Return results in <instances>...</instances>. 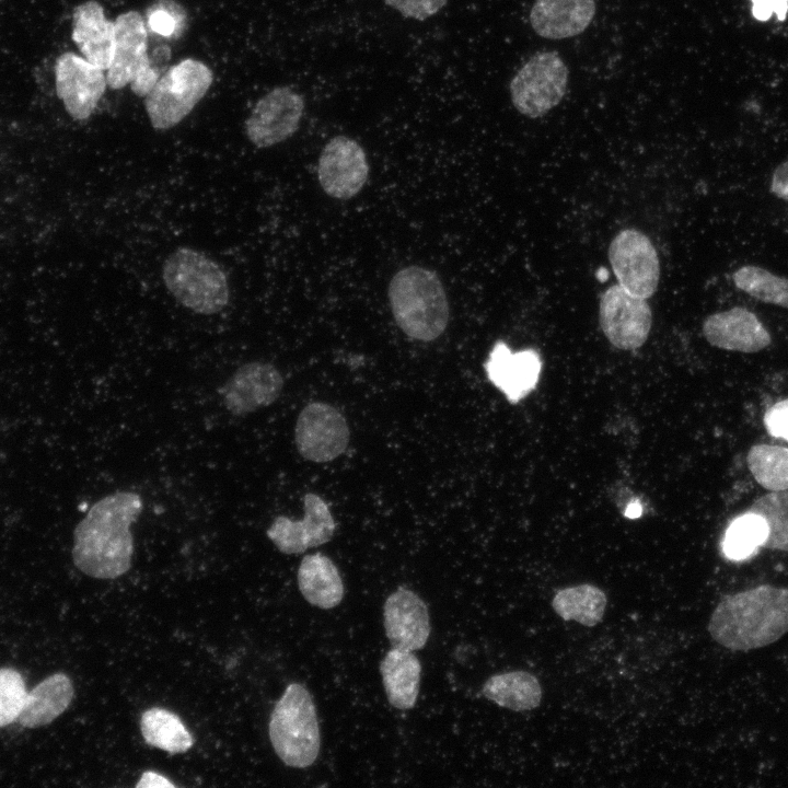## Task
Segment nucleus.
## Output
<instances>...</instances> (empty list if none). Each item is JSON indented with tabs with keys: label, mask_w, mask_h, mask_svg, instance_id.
<instances>
[{
	"label": "nucleus",
	"mask_w": 788,
	"mask_h": 788,
	"mask_svg": "<svg viewBox=\"0 0 788 788\" xmlns=\"http://www.w3.org/2000/svg\"><path fill=\"white\" fill-rule=\"evenodd\" d=\"M73 695L72 680L66 673H54L27 693L18 720L26 728L48 725L66 711Z\"/></svg>",
	"instance_id": "obj_22"
},
{
	"label": "nucleus",
	"mask_w": 788,
	"mask_h": 788,
	"mask_svg": "<svg viewBox=\"0 0 788 788\" xmlns=\"http://www.w3.org/2000/svg\"><path fill=\"white\" fill-rule=\"evenodd\" d=\"M137 788H151V787H175V785L165 776L152 772L147 770L143 772L136 784Z\"/></svg>",
	"instance_id": "obj_38"
},
{
	"label": "nucleus",
	"mask_w": 788,
	"mask_h": 788,
	"mask_svg": "<svg viewBox=\"0 0 788 788\" xmlns=\"http://www.w3.org/2000/svg\"><path fill=\"white\" fill-rule=\"evenodd\" d=\"M143 509L134 491H117L96 501L73 532L76 567L96 579H115L131 567V524Z\"/></svg>",
	"instance_id": "obj_1"
},
{
	"label": "nucleus",
	"mask_w": 788,
	"mask_h": 788,
	"mask_svg": "<svg viewBox=\"0 0 788 788\" xmlns=\"http://www.w3.org/2000/svg\"><path fill=\"white\" fill-rule=\"evenodd\" d=\"M323 190L336 199H350L364 186L369 165L362 147L346 136L332 138L323 148L317 166Z\"/></svg>",
	"instance_id": "obj_14"
},
{
	"label": "nucleus",
	"mask_w": 788,
	"mask_h": 788,
	"mask_svg": "<svg viewBox=\"0 0 788 788\" xmlns=\"http://www.w3.org/2000/svg\"><path fill=\"white\" fill-rule=\"evenodd\" d=\"M594 13V0H536L530 21L540 36L561 39L582 33Z\"/></svg>",
	"instance_id": "obj_21"
},
{
	"label": "nucleus",
	"mask_w": 788,
	"mask_h": 788,
	"mask_svg": "<svg viewBox=\"0 0 788 788\" xmlns=\"http://www.w3.org/2000/svg\"><path fill=\"white\" fill-rule=\"evenodd\" d=\"M294 439L304 459L324 463L345 452L349 442V428L338 409L326 403L314 402L299 414Z\"/></svg>",
	"instance_id": "obj_11"
},
{
	"label": "nucleus",
	"mask_w": 788,
	"mask_h": 788,
	"mask_svg": "<svg viewBox=\"0 0 788 788\" xmlns=\"http://www.w3.org/2000/svg\"><path fill=\"white\" fill-rule=\"evenodd\" d=\"M734 285L765 303L788 308V278L778 277L758 266L745 265L732 274Z\"/></svg>",
	"instance_id": "obj_30"
},
{
	"label": "nucleus",
	"mask_w": 788,
	"mask_h": 788,
	"mask_svg": "<svg viewBox=\"0 0 788 788\" xmlns=\"http://www.w3.org/2000/svg\"><path fill=\"white\" fill-rule=\"evenodd\" d=\"M387 296L396 324L409 337L431 341L445 331L450 308L433 270L417 265L401 269L392 277Z\"/></svg>",
	"instance_id": "obj_3"
},
{
	"label": "nucleus",
	"mask_w": 788,
	"mask_h": 788,
	"mask_svg": "<svg viewBox=\"0 0 788 788\" xmlns=\"http://www.w3.org/2000/svg\"><path fill=\"white\" fill-rule=\"evenodd\" d=\"M304 112L303 97L289 86H277L262 96L245 120V134L257 148H268L290 138Z\"/></svg>",
	"instance_id": "obj_12"
},
{
	"label": "nucleus",
	"mask_w": 788,
	"mask_h": 788,
	"mask_svg": "<svg viewBox=\"0 0 788 788\" xmlns=\"http://www.w3.org/2000/svg\"><path fill=\"white\" fill-rule=\"evenodd\" d=\"M599 322L609 341L618 349L641 347L649 336L652 313L646 299L613 285L600 299Z\"/></svg>",
	"instance_id": "obj_10"
},
{
	"label": "nucleus",
	"mask_w": 788,
	"mask_h": 788,
	"mask_svg": "<svg viewBox=\"0 0 788 788\" xmlns=\"http://www.w3.org/2000/svg\"><path fill=\"white\" fill-rule=\"evenodd\" d=\"M403 16L424 21L438 13L448 0H384Z\"/></svg>",
	"instance_id": "obj_34"
},
{
	"label": "nucleus",
	"mask_w": 788,
	"mask_h": 788,
	"mask_svg": "<svg viewBox=\"0 0 788 788\" xmlns=\"http://www.w3.org/2000/svg\"><path fill=\"white\" fill-rule=\"evenodd\" d=\"M752 14L758 21H767L773 13L783 21L788 11V0H752Z\"/></svg>",
	"instance_id": "obj_36"
},
{
	"label": "nucleus",
	"mask_w": 788,
	"mask_h": 788,
	"mask_svg": "<svg viewBox=\"0 0 788 788\" xmlns=\"http://www.w3.org/2000/svg\"><path fill=\"white\" fill-rule=\"evenodd\" d=\"M488 380L514 404L531 393L540 379L542 360L533 349L513 354L501 340L497 341L484 363Z\"/></svg>",
	"instance_id": "obj_17"
},
{
	"label": "nucleus",
	"mask_w": 788,
	"mask_h": 788,
	"mask_svg": "<svg viewBox=\"0 0 788 788\" xmlns=\"http://www.w3.org/2000/svg\"><path fill=\"white\" fill-rule=\"evenodd\" d=\"M568 84V69L556 51L532 56L510 82L514 107L530 118L545 115L563 100Z\"/></svg>",
	"instance_id": "obj_8"
},
{
	"label": "nucleus",
	"mask_w": 788,
	"mask_h": 788,
	"mask_svg": "<svg viewBox=\"0 0 788 788\" xmlns=\"http://www.w3.org/2000/svg\"><path fill=\"white\" fill-rule=\"evenodd\" d=\"M303 506L302 520L279 515L266 531L267 537L283 554H301L327 543L335 533V520L323 498L308 493L303 497Z\"/></svg>",
	"instance_id": "obj_15"
},
{
	"label": "nucleus",
	"mask_w": 788,
	"mask_h": 788,
	"mask_svg": "<svg viewBox=\"0 0 788 788\" xmlns=\"http://www.w3.org/2000/svg\"><path fill=\"white\" fill-rule=\"evenodd\" d=\"M283 379L263 361L241 366L220 389L223 405L234 416H245L271 405L280 395Z\"/></svg>",
	"instance_id": "obj_16"
},
{
	"label": "nucleus",
	"mask_w": 788,
	"mask_h": 788,
	"mask_svg": "<svg viewBox=\"0 0 788 788\" xmlns=\"http://www.w3.org/2000/svg\"><path fill=\"white\" fill-rule=\"evenodd\" d=\"M715 641L734 651L768 646L788 633V589L758 586L723 598L711 613Z\"/></svg>",
	"instance_id": "obj_2"
},
{
	"label": "nucleus",
	"mask_w": 788,
	"mask_h": 788,
	"mask_svg": "<svg viewBox=\"0 0 788 788\" xmlns=\"http://www.w3.org/2000/svg\"><path fill=\"white\" fill-rule=\"evenodd\" d=\"M26 696L25 682L20 672L13 668H0V728L19 718Z\"/></svg>",
	"instance_id": "obj_32"
},
{
	"label": "nucleus",
	"mask_w": 788,
	"mask_h": 788,
	"mask_svg": "<svg viewBox=\"0 0 788 788\" xmlns=\"http://www.w3.org/2000/svg\"><path fill=\"white\" fill-rule=\"evenodd\" d=\"M770 190L778 198L788 200V159L774 171Z\"/></svg>",
	"instance_id": "obj_37"
},
{
	"label": "nucleus",
	"mask_w": 788,
	"mask_h": 788,
	"mask_svg": "<svg viewBox=\"0 0 788 788\" xmlns=\"http://www.w3.org/2000/svg\"><path fill=\"white\" fill-rule=\"evenodd\" d=\"M162 278L173 297L195 313L216 314L229 303L225 273L197 250L178 247L172 252L163 263Z\"/></svg>",
	"instance_id": "obj_5"
},
{
	"label": "nucleus",
	"mask_w": 788,
	"mask_h": 788,
	"mask_svg": "<svg viewBox=\"0 0 788 788\" xmlns=\"http://www.w3.org/2000/svg\"><path fill=\"white\" fill-rule=\"evenodd\" d=\"M763 421L767 432L772 437L788 441V398L768 408Z\"/></svg>",
	"instance_id": "obj_35"
},
{
	"label": "nucleus",
	"mask_w": 788,
	"mask_h": 788,
	"mask_svg": "<svg viewBox=\"0 0 788 788\" xmlns=\"http://www.w3.org/2000/svg\"><path fill=\"white\" fill-rule=\"evenodd\" d=\"M609 259L618 285L630 294L647 299L656 292L660 263L645 233L636 229L619 231L609 246Z\"/></svg>",
	"instance_id": "obj_9"
},
{
	"label": "nucleus",
	"mask_w": 788,
	"mask_h": 788,
	"mask_svg": "<svg viewBox=\"0 0 788 788\" xmlns=\"http://www.w3.org/2000/svg\"><path fill=\"white\" fill-rule=\"evenodd\" d=\"M212 81V70L200 60L185 58L170 67L144 96L151 126L166 130L178 125L205 96Z\"/></svg>",
	"instance_id": "obj_6"
},
{
	"label": "nucleus",
	"mask_w": 788,
	"mask_h": 788,
	"mask_svg": "<svg viewBox=\"0 0 788 788\" xmlns=\"http://www.w3.org/2000/svg\"><path fill=\"white\" fill-rule=\"evenodd\" d=\"M297 576L299 590L310 604L328 610L341 602L344 583L338 568L326 555H305Z\"/></svg>",
	"instance_id": "obj_23"
},
{
	"label": "nucleus",
	"mask_w": 788,
	"mask_h": 788,
	"mask_svg": "<svg viewBox=\"0 0 788 788\" xmlns=\"http://www.w3.org/2000/svg\"><path fill=\"white\" fill-rule=\"evenodd\" d=\"M748 511L760 514L767 524L763 547L788 552V489L763 495Z\"/></svg>",
	"instance_id": "obj_31"
},
{
	"label": "nucleus",
	"mask_w": 788,
	"mask_h": 788,
	"mask_svg": "<svg viewBox=\"0 0 788 788\" xmlns=\"http://www.w3.org/2000/svg\"><path fill=\"white\" fill-rule=\"evenodd\" d=\"M607 599L605 593L592 584H580L559 590L552 607L565 621H576L592 627L601 622Z\"/></svg>",
	"instance_id": "obj_27"
},
{
	"label": "nucleus",
	"mask_w": 788,
	"mask_h": 788,
	"mask_svg": "<svg viewBox=\"0 0 788 788\" xmlns=\"http://www.w3.org/2000/svg\"><path fill=\"white\" fill-rule=\"evenodd\" d=\"M146 18L148 30L166 38H178L186 25L185 10L173 0L155 1Z\"/></svg>",
	"instance_id": "obj_33"
},
{
	"label": "nucleus",
	"mask_w": 788,
	"mask_h": 788,
	"mask_svg": "<svg viewBox=\"0 0 788 788\" xmlns=\"http://www.w3.org/2000/svg\"><path fill=\"white\" fill-rule=\"evenodd\" d=\"M383 686L390 704L397 709L415 706L420 684L421 664L410 651L390 649L380 663Z\"/></svg>",
	"instance_id": "obj_24"
},
{
	"label": "nucleus",
	"mask_w": 788,
	"mask_h": 788,
	"mask_svg": "<svg viewBox=\"0 0 788 788\" xmlns=\"http://www.w3.org/2000/svg\"><path fill=\"white\" fill-rule=\"evenodd\" d=\"M385 634L393 647L418 650L430 635V617L427 604L414 591L398 588L385 601L383 607Z\"/></svg>",
	"instance_id": "obj_18"
},
{
	"label": "nucleus",
	"mask_w": 788,
	"mask_h": 788,
	"mask_svg": "<svg viewBox=\"0 0 788 788\" xmlns=\"http://www.w3.org/2000/svg\"><path fill=\"white\" fill-rule=\"evenodd\" d=\"M746 463L755 480L765 489H788V448L772 444L752 445Z\"/></svg>",
	"instance_id": "obj_28"
},
{
	"label": "nucleus",
	"mask_w": 788,
	"mask_h": 788,
	"mask_svg": "<svg viewBox=\"0 0 788 788\" xmlns=\"http://www.w3.org/2000/svg\"><path fill=\"white\" fill-rule=\"evenodd\" d=\"M767 524L757 513L746 511L728 526L722 540V552L729 559L751 557L767 537Z\"/></svg>",
	"instance_id": "obj_29"
},
{
	"label": "nucleus",
	"mask_w": 788,
	"mask_h": 788,
	"mask_svg": "<svg viewBox=\"0 0 788 788\" xmlns=\"http://www.w3.org/2000/svg\"><path fill=\"white\" fill-rule=\"evenodd\" d=\"M140 730L144 741L171 754L188 751L194 739L182 719L173 711L152 707L143 711Z\"/></svg>",
	"instance_id": "obj_26"
},
{
	"label": "nucleus",
	"mask_w": 788,
	"mask_h": 788,
	"mask_svg": "<svg viewBox=\"0 0 788 788\" xmlns=\"http://www.w3.org/2000/svg\"><path fill=\"white\" fill-rule=\"evenodd\" d=\"M642 508L639 502H634L628 505L627 509L625 510V517L635 519L638 518L641 514Z\"/></svg>",
	"instance_id": "obj_39"
},
{
	"label": "nucleus",
	"mask_w": 788,
	"mask_h": 788,
	"mask_svg": "<svg viewBox=\"0 0 788 788\" xmlns=\"http://www.w3.org/2000/svg\"><path fill=\"white\" fill-rule=\"evenodd\" d=\"M482 694L501 707L523 711L540 705L542 687L533 674L511 671L490 676L483 685Z\"/></svg>",
	"instance_id": "obj_25"
},
{
	"label": "nucleus",
	"mask_w": 788,
	"mask_h": 788,
	"mask_svg": "<svg viewBox=\"0 0 788 788\" xmlns=\"http://www.w3.org/2000/svg\"><path fill=\"white\" fill-rule=\"evenodd\" d=\"M55 82L58 97L74 120L92 116L107 86L103 69L70 51L57 58Z\"/></svg>",
	"instance_id": "obj_13"
},
{
	"label": "nucleus",
	"mask_w": 788,
	"mask_h": 788,
	"mask_svg": "<svg viewBox=\"0 0 788 788\" xmlns=\"http://www.w3.org/2000/svg\"><path fill=\"white\" fill-rule=\"evenodd\" d=\"M71 38L88 61L108 69L115 45V22L106 18L99 1L88 0L76 7Z\"/></svg>",
	"instance_id": "obj_20"
},
{
	"label": "nucleus",
	"mask_w": 788,
	"mask_h": 788,
	"mask_svg": "<svg viewBox=\"0 0 788 788\" xmlns=\"http://www.w3.org/2000/svg\"><path fill=\"white\" fill-rule=\"evenodd\" d=\"M268 732L286 765L305 768L315 762L321 748L320 727L312 695L302 684L286 687L270 714Z\"/></svg>",
	"instance_id": "obj_4"
},
{
	"label": "nucleus",
	"mask_w": 788,
	"mask_h": 788,
	"mask_svg": "<svg viewBox=\"0 0 788 788\" xmlns=\"http://www.w3.org/2000/svg\"><path fill=\"white\" fill-rule=\"evenodd\" d=\"M1 1V0H0Z\"/></svg>",
	"instance_id": "obj_40"
},
{
	"label": "nucleus",
	"mask_w": 788,
	"mask_h": 788,
	"mask_svg": "<svg viewBox=\"0 0 788 788\" xmlns=\"http://www.w3.org/2000/svg\"><path fill=\"white\" fill-rule=\"evenodd\" d=\"M114 22L115 45L106 70L107 85L119 90L129 84L137 96L144 97L161 77L149 58L146 20L138 11L129 10Z\"/></svg>",
	"instance_id": "obj_7"
},
{
	"label": "nucleus",
	"mask_w": 788,
	"mask_h": 788,
	"mask_svg": "<svg viewBox=\"0 0 788 788\" xmlns=\"http://www.w3.org/2000/svg\"><path fill=\"white\" fill-rule=\"evenodd\" d=\"M703 334L711 346L745 354L761 351L772 343L768 331L758 317L742 306L706 317Z\"/></svg>",
	"instance_id": "obj_19"
}]
</instances>
